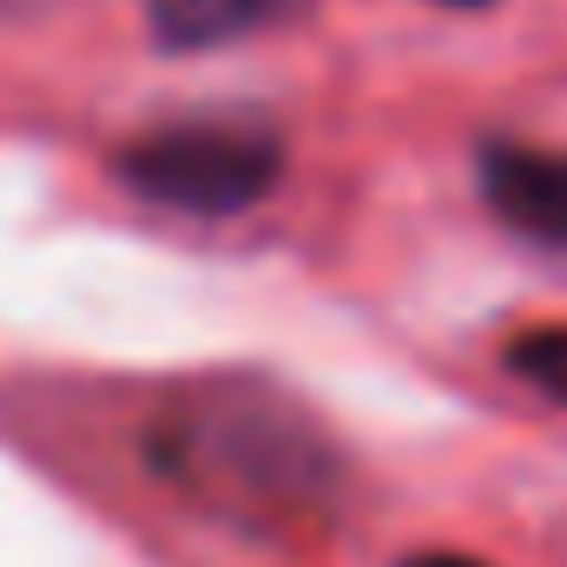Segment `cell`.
<instances>
[{
  "label": "cell",
  "mask_w": 567,
  "mask_h": 567,
  "mask_svg": "<svg viewBox=\"0 0 567 567\" xmlns=\"http://www.w3.org/2000/svg\"><path fill=\"white\" fill-rule=\"evenodd\" d=\"M145 462L185 502L245 522L284 528L317 522L337 502L343 462L297 403L271 383H198L145 429Z\"/></svg>",
  "instance_id": "6da1fadb"
},
{
  "label": "cell",
  "mask_w": 567,
  "mask_h": 567,
  "mask_svg": "<svg viewBox=\"0 0 567 567\" xmlns=\"http://www.w3.org/2000/svg\"><path fill=\"white\" fill-rule=\"evenodd\" d=\"M284 140L258 120H178L152 126L120 152V178L145 205L178 218H238L271 198Z\"/></svg>",
  "instance_id": "7a4b0ae2"
},
{
  "label": "cell",
  "mask_w": 567,
  "mask_h": 567,
  "mask_svg": "<svg viewBox=\"0 0 567 567\" xmlns=\"http://www.w3.org/2000/svg\"><path fill=\"white\" fill-rule=\"evenodd\" d=\"M475 178H482L488 212H495L515 238L548 245V251H567V152L495 140V145H482Z\"/></svg>",
  "instance_id": "3957f363"
},
{
  "label": "cell",
  "mask_w": 567,
  "mask_h": 567,
  "mask_svg": "<svg viewBox=\"0 0 567 567\" xmlns=\"http://www.w3.org/2000/svg\"><path fill=\"white\" fill-rule=\"evenodd\" d=\"M303 0H145V27L165 53H212L251 33H271Z\"/></svg>",
  "instance_id": "277c9868"
},
{
  "label": "cell",
  "mask_w": 567,
  "mask_h": 567,
  "mask_svg": "<svg viewBox=\"0 0 567 567\" xmlns=\"http://www.w3.org/2000/svg\"><path fill=\"white\" fill-rule=\"evenodd\" d=\"M502 363H508L528 390H542L548 403L567 410V323H535V330H522Z\"/></svg>",
  "instance_id": "5b68a950"
},
{
  "label": "cell",
  "mask_w": 567,
  "mask_h": 567,
  "mask_svg": "<svg viewBox=\"0 0 567 567\" xmlns=\"http://www.w3.org/2000/svg\"><path fill=\"white\" fill-rule=\"evenodd\" d=\"M403 567H488V561H475V555H449V548H429V555H410Z\"/></svg>",
  "instance_id": "8992f818"
},
{
  "label": "cell",
  "mask_w": 567,
  "mask_h": 567,
  "mask_svg": "<svg viewBox=\"0 0 567 567\" xmlns=\"http://www.w3.org/2000/svg\"><path fill=\"white\" fill-rule=\"evenodd\" d=\"M435 7H462L468 13V7H495V0H435Z\"/></svg>",
  "instance_id": "52a82bcc"
}]
</instances>
